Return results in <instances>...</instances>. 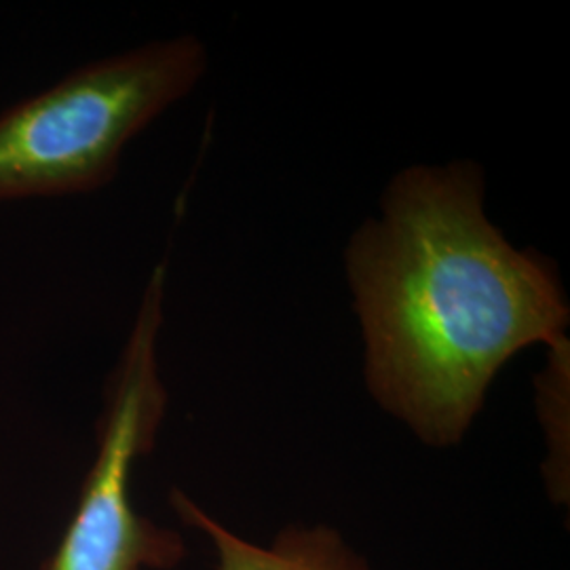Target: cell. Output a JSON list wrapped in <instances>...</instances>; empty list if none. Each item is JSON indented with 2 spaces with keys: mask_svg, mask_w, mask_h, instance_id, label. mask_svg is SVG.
Here are the masks:
<instances>
[{
  "mask_svg": "<svg viewBox=\"0 0 570 570\" xmlns=\"http://www.w3.org/2000/svg\"><path fill=\"white\" fill-rule=\"evenodd\" d=\"M374 402L423 444H459L501 367L567 341L556 271L490 225L473 164L412 167L346 249Z\"/></svg>",
  "mask_w": 570,
  "mask_h": 570,
  "instance_id": "1",
  "label": "cell"
},
{
  "mask_svg": "<svg viewBox=\"0 0 570 570\" xmlns=\"http://www.w3.org/2000/svg\"><path fill=\"white\" fill-rule=\"evenodd\" d=\"M169 503L184 524L212 541L216 570H372L366 558L326 524L289 527L271 546H256L214 520L183 490H171Z\"/></svg>",
  "mask_w": 570,
  "mask_h": 570,
  "instance_id": "4",
  "label": "cell"
},
{
  "mask_svg": "<svg viewBox=\"0 0 570 570\" xmlns=\"http://www.w3.org/2000/svg\"><path fill=\"white\" fill-rule=\"evenodd\" d=\"M165 282V265L155 266L106 383L96 456L77 508L39 570H174L186 556L183 537L131 501L134 468L155 449L169 402L159 366Z\"/></svg>",
  "mask_w": 570,
  "mask_h": 570,
  "instance_id": "3",
  "label": "cell"
},
{
  "mask_svg": "<svg viewBox=\"0 0 570 570\" xmlns=\"http://www.w3.org/2000/svg\"><path fill=\"white\" fill-rule=\"evenodd\" d=\"M539 407L541 421L546 428V438L550 446V456L546 463L548 473V489L551 497L560 501H569V463L562 459V429L567 433V425H562V416L569 414V341L550 346V366L539 376Z\"/></svg>",
  "mask_w": 570,
  "mask_h": 570,
  "instance_id": "5",
  "label": "cell"
},
{
  "mask_svg": "<svg viewBox=\"0 0 570 570\" xmlns=\"http://www.w3.org/2000/svg\"><path fill=\"white\" fill-rule=\"evenodd\" d=\"M207 68L204 42L176 37L89 61L0 112V204L87 195L122 150Z\"/></svg>",
  "mask_w": 570,
  "mask_h": 570,
  "instance_id": "2",
  "label": "cell"
}]
</instances>
